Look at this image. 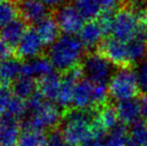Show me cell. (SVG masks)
Wrapping results in <instances>:
<instances>
[{"label": "cell", "mask_w": 147, "mask_h": 146, "mask_svg": "<svg viewBox=\"0 0 147 146\" xmlns=\"http://www.w3.org/2000/svg\"><path fill=\"white\" fill-rule=\"evenodd\" d=\"M14 49L15 48L10 46L8 43H6L0 38V61L11 58L14 53Z\"/></svg>", "instance_id": "32"}, {"label": "cell", "mask_w": 147, "mask_h": 146, "mask_svg": "<svg viewBox=\"0 0 147 146\" xmlns=\"http://www.w3.org/2000/svg\"><path fill=\"white\" fill-rule=\"evenodd\" d=\"M22 130L17 119L7 114L0 115V146L18 143Z\"/></svg>", "instance_id": "15"}, {"label": "cell", "mask_w": 147, "mask_h": 146, "mask_svg": "<svg viewBox=\"0 0 147 146\" xmlns=\"http://www.w3.org/2000/svg\"><path fill=\"white\" fill-rule=\"evenodd\" d=\"M141 16H142V21H143L144 25H145V27L147 29V7H146V9L144 10V12L142 13Z\"/></svg>", "instance_id": "34"}, {"label": "cell", "mask_w": 147, "mask_h": 146, "mask_svg": "<svg viewBox=\"0 0 147 146\" xmlns=\"http://www.w3.org/2000/svg\"><path fill=\"white\" fill-rule=\"evenodd\" d=\"M107 86L109 99L115 103L141 96L137 74L134 68H119L113 73Z\"/></svg>", "instance_id": "3"}, {"label": "cell", "mask_w": 147, "mask_h": 146, "mask_svg": "<svg viewBox=\"0 0 147 146\" xmlns=\"http://www.w3.org/2000/svg\"><path fill=\"white\" fill-rule=\"evenodd\" d=\"M129 137L139 146L147 144V121L141 119L131 125L129 129Z\"/></svg>", "instance_id": "26"}, {"label": "cell", "mask_w": 147, "mask_h": 146, "mask_svg": "<svg viewBox=\"0 0 147 146\" xmlns=\"http://www.w3.org/2000/svg\"><path fill=\"white\" fill-rule=\"evenodd\" d=\"M78 38L82 42L84 48L88 50V52H93V49L98 48L100 43L106 37L103 33L98 20L95 19L85 22L82 29L78 33Z\"/></svg>", "instance_id": "12"}, {"label": "cell", "mask_w": 147, "mask_h": 146, "mask_svg": "<svg viewBox=\"0 0 147 146\" xmlns=\"http://www.w3.org/2000/svg\"><path fill=\"white\" fill-rule=\"evenodd\" d=\"M53 71H55V69L48 57L38 56L34 59H30V60L22 62L20 75L39 80L44 76L52 73Z\"/></svg>", "instance_id": "14"}, {"label": "cell", "mask_w": 147, "mask_h": 146, "mask_svg": "<svg viewBox=\"0 0 147 146\" xmlns=\"http://www.w3.org/2000/svg\"><path fill=\"white\" fill-rule=\"evenodd\" d=\"M8 146H18V145H16V144H14V145H8Z\"/></svg>", "instance_id": "35"}, {"label": "cell", "mask_w": 147, "mask_h": 146, "mask_svg": "<svg viewBox=\"0 0 147 146\" xmlns=\"http://www.w3.org/2000/svg\"><path fill=\"white\" fill-rule=\"evenodd\" d=\"M83 75L84 73L81 64L77 65V66L67 70L66 72L62 73L60 91L56 102L64 112L72 108L73 95L76 85L82 79Z\"/></svg>", "instance_id": "8"}, {"label": "cell", "mask_w": 147, "mask_h": 146, "mask_svg": "<svg viewBox=\"0 0 147 146\" xmlns=\"http://www.w3.org/2000/svg\"><path fill=\"white\" fill-rule=\"evenodd\" d=\"M14 96L15 95L13 90L9 87V85L0 83V115L6 113Z\"/></svg>", "instance_id": "28"}, {"label": "cell", "mask_w": 147, "mask_h": 146, "mask_svg": "<svg viewBox=\"0 0 147 146\" xmlns=\"http://www.w3.org/2000/svg\"><path fill=\"white\" fill-rule=\"evenodd\" d=\"M54 17L62 34L66 35H78L86 22L72 3H67L56 9Z\"/></svg>", "instance_id": "9"}, {"label": "cell", "mask_w": 147, "mask_h": 146, "mask_svg": "<svg viewBox=\"0 0 147 146\" xmlns=\"http://www.w3.org/2000/svg\"><path fill=\"white\" fill-rule=\"evenodd\" d=\"M143 25L139 13L128 6H122L114 15L110 36L121 41H130L137 37Z\"/></svg>", "instance_id": "5"}, {"label": "cell", "mask_w": 147, "mask_h": 146, "mask_svg": "<svg viewBox=\"0 0 147 146\" xmlns=\"http://www.w3.org/2000/svg\"><path fill=\"white\" fill-rule=\"evenodd\" d=\"M86 78L94 83L107 84L112 77L114 65L98 52H88L81 62Z\"/></svg>", "instance_id": "6"}, {"label": "cell", "mask_w": 147, "mask_h": 146, "mask_svg": "<svg viewBox=\"0 0 147 146\" xmlns=\"http://www.w3.org/2000/svg\"><path fill=\"white\" fill-rule=\"evenodd\" d=\"M27 113H28L27 101L17 97V96H14L13 100H12L11 103H10L7 111H6V113H4V114L9 115V116L13 117V118L17 119V120L19 121V119L25 117Z\"/></svg>", "instance_id": "27"}, {"label": "cell", "mask_w": 147, "mask_h": 146, "mask_svg": "<svg viewBox=\"0 0 147 146\" xmlns=\"http://www.w3.org/2000/svg\"><path fill=\"white\" fill-rule=\"evenodd\" d=\"M96 52L118 68H134L130 60L127 41L118 40L111 36L106 37L96 49Z\"/></svg>", "instance_id": "7"}, {"label": "cell", "mask_w": 147, "mask_h": 146, "mask_svg": "<svg viewBox=\"0 0 147 146\" xmlns=\"http://www.w3.org/2000/svg\"><path fill=\"white\" fill-rule=\"evenodd\" d=\"M61 85V75L56 71L44 76L38 80V91L46 100L51 102L57 101Z\"/></svg>", "instance_id": "18"}, {"label": "cell", "mask_w": 147, "mask_h": 146, "mask_svg": "<svg viewBox=\"0 0 147 146\" xmlns=\"http://www.w3.org/2000/svg\"><path fill=\"white\" fill-rule=\"evenodd\" d=\"M97 110L71 108L64 112L60 131L67 146H82L92 138L91 124Z\"/></svg>", "instance_id": "1"}, {"label": "cell", "mask_w": 147, "mask_h": 146, "mask_svg": "<svg viewBox=\"0 0 147 146\" xmlns=\"http://www.w3.org/2000/svg\"><path fill=\"white\" fill-rule=\"evenodd\" d=\"M97 116L100 119V121L102 122V124L104 125V127L108 132H110L120 122L115 105H113L110 102H108V103L101 106L100 108H98Z\"/></svg>", "instance_id": "22"}, {"label": "cell", "mask_w": 147, "mask_h": 146, "mask_svg": "<svg viewBox=\"0 0 147 146\" xmlns=\"http://www.w3.org/2000/svg\"><path fill=\"white\" fill-rule=\"evenodd\" d=\"M27 30V23L22 18H17L0 29V38L16 49Z\"/></svg>", "instance_id": "17"}, {"label": "cell", "mask_w": 147, "mask_h": 146, "mask_svg": "<svg viewBox=\"0 0 147 146\" xmlns=\"http://www.w3.org/2000/svg\"><path fill=\"white\" fill-rule=\"evenodd\" d=\"M34 29L42 40L44 46L48 47L59 38L60 32H61L55 17L54 16L52 17L50 15H48L37 24H35Z\"/></svg>", "instance_id": "16"}, {"label": "cell", "mask_w": 147, "mask_h": 146, "mask_svg": "<svg viewBox=\"0 0 147 146\" xmlns=\"http://www.w3.org/2000/svg\"><path fill=\"white\" fill-rule=\"evenodd\" d=\"M21 65L20 59L14 57L0 61V83L5 85L14 83L21 74Z\"/></svg>", "instance_id": "19"}, {"label": "cell", "mask_w": 147, "mask_h": 146, "mask_svg": "<svg viewBox=\"0 0 147 146\" xmlns=\"http://www.w3.org/2000/svg\"><path fill=\"white\" fill-rule=\"evenodd\" d=\"M42 40L38 36L34 28H28L25 35L21 39L19 44L17 45L15 51L18 59L30 60L38 56H41V53L44 48Z\"/></svg>", "instance_id": "10"}, {"label": "cell", "mask_w": 147, "mask_h": 146, "mask_svg": "<svg viewBox=\"0 0 147 146\" xmlns=\"http://www.w3.org/2000/svg\"><path fill=\"white\" fill-rule=\"evenodd\" d=\"M72 4L85 21L97 19L103 12L97 0H72Z\"/></svg>", "instance_id": "21"}, {"label": "cell", "mask_w": 147, "mask_h": 146, "mask_svg": "<svg viewBox=\"0 0 147 146\" xmlns=\"http://www.w3.org/2000/svg\"><path fill=\"white\" fill-rule=\"evenodd\" d=\"M103 12H117L124 6L123 0H97Z\"/></svg>", "instance_id": "30"}, {"label": "cell", "mask_w": 147, "mask_h": 146, "mask_svg": "<svg viewBox=\"0 0 147 146\" xmlns=\"http://www.w3.org/2000/svg\"><path fill=\"white\" fill-rule=\"evenodd\" d=\"M1 1H5V0H0V2H1Z\"/></svg>", "instance_id": "36"}, {"label": "cell", "mask_w": 147, "mask_h": 146, "mask_svg": "<svg viewBox=\"0 0 147 146\" xmlns=\"http://www.w3.org/2000/svg\"><path fill=\"white\" fill-rule=\"evenodd\" d=\"M46 138L47 135L42 131L23 128L18 140V146H44Z\"/></svg>", "instance_id": "23"}, {"label": "cell", "mask_w": 147, "mask_h": 146, "mask_svg": "<svg viewBox=\"0 0 147 146\" xmlns=\"http://www.w3.org/2000/svg\"><path fill=\"white\" fill-rule=\"evenodd\" d=\"M135 70L136 74H137L138 84H139L141 95L147 94V57L137 65V68Z\"/></svg>", "instance_id": "29"}, {"label": "cell", "mask_w": 147, "mask_h": 146, "mask_svg": "<svg viewBox=\"0 0 147 146\" xmlns=\"http://www.w3.org/2000/svg\"><path fill=\"white\" fill-rule=\"evenodd\" d=\"M19 14L18 6L11 0L0 2V29L17 19Z\"/></svg>", "instance_id": "25"}, {"label": "cell", "mask_w": 147, "mask_h": 146, "mask_svg": "<svg viewBox=\"0 0 147 146\" xmlns=\"http://www.w3.org/2000/svg\"><path fill=\"white\" fill-rule=\"evenodd\" d=\"M44 146H67V144L62 136L61 131L54 129V130L50 131V133L47 135Z\"/></svg>", "instance_id": "31"}, {"label": "cell", "mask_w": 147, "mask_h": 146, "mask_svg": "<svg viewBox=\"0 0 147 146\" xmlns=\"http://www.w3.org/2000/svg\"><path fill=\"white\" fill-rule=\"evenodd\" d=\"M17 6L21 18L26 23L35 25L49 15V8L42 0H19Z\"/></svg>", "instance_id": "11"}, {"label": "cell", "mask_w": 147, "mask_h": 146, "mask_svg": "<svg viewBox=\"0 0 147 146\" xmlns=\"http://www.w3.org/2000/svg\"><path fill=\"white\" fill-rule=\"evenodd\" d=\"M139 97L122 100L115 103L118 118L121 123L131 126L142 119Z\"/></svg>", "instance_id": "13"}, {"label": "cell", "mask_w": 147, "mask_h": 146, "mask_svg": "<svg viewBox=\"0 0 147 146\" xmlns=\"http://www.w3.org/2000/svg\"><path fill=\"white\" fill-rule=\"evenodd\" d=\"M28 112L29 116L24 122L23 128L34 129L42 132L56 129V127L61 124L63 118V111L61 108L55 105L54 102L46 99L39 105L29 109Z\"/></svg>", "instance_id": "4"}, {"label": "cell", "mask_w": 147, "mask_h": 146, "mask_svg": "<svg viewBox=\"0 0 147 146\" xmlns=\"http://www.w3.org/2000/svg\"><path fill=\"white\" fill-rule=\"evenodd\" d=\"M85 50L78 36L62 34L48 47L47 57L55 70L63 73L81 64Z\"/></svg>", "instance_id": "2"}, {"label": "cell", "mask_w": 147, "mask_h": 146, "mask_svg": "<svg viewBox=\"0 0 147 146\" xmlns=\"http://www.w3.org/2000/svg\"><path fill=\"white\" fill-rule=\"evenodd\" d=\"M128 136H129L128 126L119 122L117 126L108 133L107 137H105V146H125Z\"/></svg>", "instance_id": "24"}, {"label": "cell", "mask_w": 147, "mask_h": 146, "mask_svg": "<svg viewBox=\"0 0 147 146\" xmlns=\"http://www.w3.org/2000/svg\"><path fill=\"white\" fill-rule=\"evenodd\" d=\"M42 1L49 9H58L61 6L69 3L68 0H42Z\"/></svg>", "instance_id": "33"}, {"label": "cell", "mask_w": 147, "mask_h": 146, "mask_svg": "<svg viewBox=\"0 0 147 146\" xmlns=\"http://www.w3.org/2000/svg\"><path fill=\"white\" fill-rule=\"evenodd\" d=\"M12 90L15 96L27 100L38 90V81L34 78L20 75L12 85Z\"/></svg>", "instance_id": "20"}]
</instances>
